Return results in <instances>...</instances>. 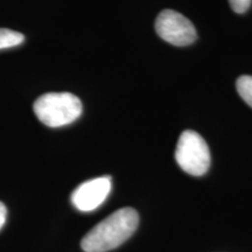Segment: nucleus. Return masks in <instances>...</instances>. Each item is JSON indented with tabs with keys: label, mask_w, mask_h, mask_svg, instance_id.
I'll use <instances>...</instances> for the list:
<instances>
[{
	"label": "nucleus",
	"mask_w": 252,
	"mask_h": 252,
	"mask_svg": "<svg viewBox=\"0 0 252 252\" xmlns=\"http://www.w3.org/2000/svg\"><path fill=\"white\" fill-rule=\"evenodd\" d=\"M139 224L133 208H122L94 225L81 242L84 252H108L127 241Z\"/></svg>",
	"instance_id": "nucleus-1"
},
{
	"label": "nucleus",
	"mask_w": 252,
	"mask_h": 252,
	"mask_svg": "<svg viewBox=\"0 0 252 252\" xmlns=\"http://www.w3.org/2000/svg\"><path fill=\"white\" fill-rule=\"evenodd\" d=\"M34 113L39 121L49 127L69 125L80 117L82 103L70 93H48L34 102Z\"/></svg>",
	"instance_id": "nucleus-2"
},
{
	"label": "nucleus",
	"mask_w": 252,
	"mask_h": 252,
	"mask_svg": "<svg viewBox=\"0 0 252 252\" xmlns=\"http://www.w3.org/2000/svg\"><path fill=\"white\" fill-rule=\"evenodd\" d=\"M175 160L187 174H206L210 167V151L206 140L195 131L182 132L176 145Z\"/></svg>",
	"instance_id": "nucleus-3"
},
{
	"label": "nucleus",
	"mask_w": 252,
	"mask_h": 252,
	"mask_svg": "<svg viewBox=\"0 0 252 252\" xmlns=\"http://www.w3.org/2000/svg\"><path fill=\"white\" fill-rule=\"evenodd\" d=\"M158 35L173 46H189L196 40L197 34L191 21L179 12L165 9L156 20Z\"/></svg>",
	"instance_id": "nucleus-4"
},
{
	"label": "nucleus",
	"mask_w": 252,
	"mask_h": 252,
	"mask_svg": "<svg viewBox=\"0 0 252 252\" xmlns=\"http://www.w3.org/2000/svg\"><path fill=\"white\" fill-rule=\"evenodd\" d=\"M111 188V176H100L86 181L72 191L71 202L80 212H93L108 198Z\"/></svg>",
	"instance_id": "nucleus-5"
},
{
	"label": "nucleus",
	"mask_w": 252,
	"mask_h": 252,
	"mask_svg": "<svg viewBox=\"0 0 252 252\" xmlns=\"http://www.w3.org/2000/svg\"><path fill=\"white\" fill-rule=\"evenodd\" d=\"M24 40V34L12 30H7V28H0V49L19 46L20 43H23Z\"/></svg>",
	"instance_id": "nucleus-6"
},
{
	"label": "nucleus",
	"mask_w": 252,
	"mask_h": 252,
	"mask_svg": "<svg viewBox=\"0 0 252 252\" xmlns=\"http://www.w3.org/2000/svg\"><path fill=\"white\" fill-rule=\"evenodd\" d=\"M236 88L242 99L252 108V76L244 75L236 82Z\"/></svg>",
	"instance_id": "nucleus-7"
},
{
	"label": "nucleus",
	"mask_w": 252,
	"mask_h": 252,
	"mask_svg": "<svg viewBox=\"0 0 252 252\" xmlns=\"http://www.w3.org/2000/svg\"><path fill=\"white\" fill-rule=\"evenodd\" d=\"M229 4L235 13L243 14L250 8L252 0H229Z\"/></svg>",
	"instance_id": "nucleus-8"
},
{
	"label": "nucleus",
	"mask_w": 252,
	"mask_h": 252,
	"mask_svg": "<svg viewBox=\"0 0 252 252\" xmlns=\"http://www.w3.org/2000/svg\"><path fill=\"white\" fill-rule=\"evenodd\" d=\"M6 216H7V209H6L4 203L0 202V229H1L5 224Z\"/></svg>",
	"instance_id": "nucleus-9"
}]
</instances>
